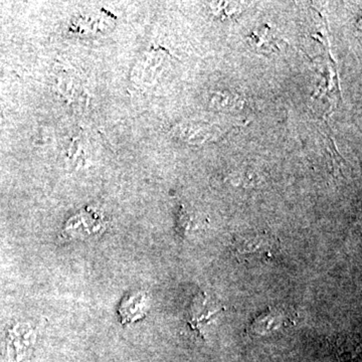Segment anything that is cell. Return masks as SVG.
Masks as SVG:
<instances>
[{
	"label": "cell",
	"mask_w": 362,
	"mask_h": 362,
	"mask_svg": "<svg viewBox=\"0 0 362 362\" xmlns=\"http://www.w3.org/2000/svg\"><path fill=\"white\" fill-rule=\"evenodd\" d=\"M235 254L244 259H271L278 254L277 243L265 235H244L235 240Z\"/></svg>",
	"instance_id": "cell-1"
},
{
	"label": "cell",
	"mask_w": 362,
	"mask_h": 362,
	"mask_svg": "<svg viewBox=\"0 0 362 362\" xmlns=\"http://www.w3.org/2000/svg\"><path fill=\"white\" fill-rule=\"evenodd\" d=\"M294 324V316L286 309L270 307L259 314L249 326V332L255 335H264L274 331L285 329Z\"/></svg>",
	"instance_id": "cell-2"
},
{
	"label": "cell",
	"mask_w": 362,
	"mask_h": 362,
	"mask_svg": "<svg viewBox=\"0 0 362 362\" xmlns=\"http://www.w3.org/2000/svg\"><path fill=\"white\" fill-rule=\"evenodd\" d=\"M190 310H192L189 314L190 325L192 328L199 330L202 329V326L209 322L211 317L220 312L221 308H218L216 304L209 302L206 294H202V296L197 297Z\"/></svg>",
	"instance_id": "cell-3"
}]
</instances>
